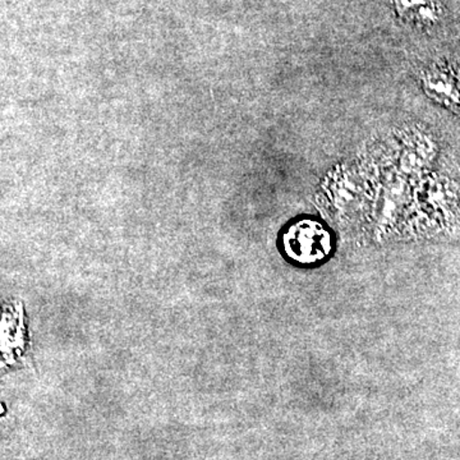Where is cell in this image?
Instances as JSON below:
<instances>
[{"instance_id":"cell-1","label":"cell","mask_w":460,"mask_h":460,"mask_svg":"<svg viewBox=\"0 0 460 460\" xmlns=\"http://www.w3.org/2000/svg\"><path fill=\"white\" fill-rule=\"evenodd\" d=\"M286 251L302 262L316 261L328 253L330 237L319 224L304 222L296 224L284 238Z\"/></svg>"},{"instance_id":"cell-2","label":"cell","mask_w":460,"mask_h":460,"mask_svg":"<svg viewBox=\"0 0 460 460\" xmlns=\"http://www.w3.org/2000/svg\"><path fill=\"white\" fill-rule=\"evenodd\" d=\"M425 90L445 107L460 109V75L450 69H435L426 75Z\"/></svg>"},{"instance_id":"cell-3","label":"cell","mask_w":460,"mask_h":460,"mask_svg":"<svg viewBox=\"0 0 460 460\" xmlns=\"http://www.w3.org/2000/svg\"><path fill=\"white\" fill-rule=\"evenodd\" d=\"M395 4L402 16L423 25L436 22L441 13L438 0H395Z\"/></svg>"}]
</instances>
